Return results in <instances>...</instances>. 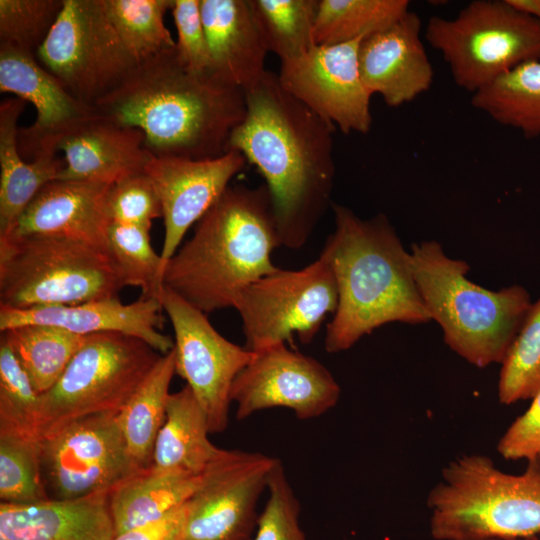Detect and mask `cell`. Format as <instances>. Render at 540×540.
Segmentation results:
<instances>
[{
	"mask_svg": "<svg viewBox=\"0 0 540 540\" xmlns=\"http://www.w3.org/2000/svg\"><path fill=\"white\" fill-rule=\"evenodd\" d=\"M112 223L150 229L162 217V205L150 177L143 171L111 185L107 199Z\"/></svg>",
	"mask_w": 540,
	"mask_h": 540,
	"instance_id": "cell-40",
	"label": "cell"
},
{
	"mask_svg": "<svg viewBox=\"0 0 540 540\" xmlns=\"http://www.w3.org/2000/svg\"><path fill=\"white\" fill-rule=\"evenodd\" d=\"M471 104L527 139L540 136V59L521 63L476 91Z\"/></svg>",
	"mask_w": 540,
	"mask_h": 540,
	"instance_id": "cell-29",
	"label": "cell"
},
{
	"mask_svg": "<svg viewBox=\"0 0 540 540\" xmlns=\"http://www.w3.org/2000/svg\"><path fill=\"white\" fill-rule=\"evenodd\" d=\"M277 458L222 449L187 502L185 540H250Z\"/></svg>",
	"mask_w": 540,
	"mask_h": 540,
	"instance_id": "cell-14",
	"label": "cell"
},
{
	"mask_svg": "<svg viewBox=\"0 0 540 540\" xmlns=\"http://www.w3.org/2000/svg\"><path fill=\"white\" fill-rule=\"evenodd\" d=\"M161 311L158 298L144 297L129 304L115 297L75 305L22 310L0 307V331L22 325L42 324L83 336L121 333L139 338L160 354H166L174 348V342L159 331L164 322Z\"/></svg>",
	"mask_w": 540,
	"mask_h": 540,
	"instance_id": "cell-20",
	"label": "cell"
},
{
	"mask_svg": "<svg viewBox=\"0 0 540 540\" xmlns=\"http://www.w3.org/2000/svg\"><path fill=\"white\" fill-rule=\"evenodd\" d=\"M63 3L64 0H0V46L36 56Z\"/></svg>",
	"mask_w": 540,
	"mask_h": 540,
	"instance_id": "cell-37",
	"label": "cell"
},
{
	"mask_svg": "<svg viewBox=\"0 0 540 540\" xmlns=\"http://www.w3.org/2000/svg\"><path fill=\"white\" fill-rule=\"evenodd\" d=\"M102 116L140 129L155 157L210 159L229 151L246 113L245 92L187 70L176 47L136 66L95 105Z\"/></svg>",
	"mask_w": 540,
	"mask_h": 540,
	"instance_id": "cell-2",
	"label": "cell"
},
{
	"mask_svg": "<svg viewBox=\"0 0 540 540\" xmlns=\"http://www.w3.org/2000/svg\"><path fill=\"white\" fill-rule=\"evenodd\" d=\"M209 434L206 415L189 386L170 393L151 467L201 475L221 450L209 440Z\"/></svg>",
	"mask_w": 540,
	"mask_h": 540,
	"instance_id": "cell-27",
	"label": "cell"
},
{
	"mask_svg": "<svg viewBox=\"0 0 540 540\" xmlns=\"http://www.w3.org/2000/svg\"><path fill=\"white\" fill-rule=\"evenodd\" d=\"M521 540H540V534L533 537L526 538V539H521Z\"/></svg>",
	"mask_w": 540,
	"mask_h": 540,
	"instance_id": "cell-45",
	"label": "cell"
},
{
	"mask_svg": "<svg viewBox=\"0 0 540 540\" xmlns=\"http://www.w3.org/2000/svg\"><path fill=\"white\" fill-rule=\"evenodd\" d=\"M513 8L540 24V0H506Z\"/></svg>",
	"mask_w": 540,
	"mask_h": 540,
	"instance_id": "cell-44",
	"label": "cell"
},
{
	"mask_svg": "<svg viewBox=\"0 0 540 540\" xmlns=\"http://www.w3.org/2000/svg\"><path fill=\"white\" fill-rule=\"evenodd\" d=\"M109 492L30 504H0V540H113Z\"/></svg>",
	"mask_w": 540,
	"mask_h": 540,
	"instance_id": "cell-23",
	"label": "cell"
},
{
	"mask_svg": "<svg viewBox=\"0 0 540 540\" xmlns=\"http://www.w3.org/2000/svg\"><path fill=\"white\" fill-rule=\"evenodd\" d=\"M435 540H521L540 534V460L521 474L498 469L482 454L450 462L431 489Z\"/></svg>",
	"mask_w": 540,
	"mask_h": 540,
	"instance_id": "cell-6",
	"label": "cell"
},
{
	"mask_svg": "<svg viewBox=\"0 0 540 540\" xmlns=\"http://www.w3.org/2000/svg\"><path fill=\"white\" fill-rule=\"evenodd\" d=\"M211 76L246 91L266 72L269 53L248 0H200Z\"/></svg>",
	"mask_w": 540,
	"mask_h": 540,
	"instance_id": "cell-24",
	"label": "cell"
},
{
	"mask_svg": "<svg viewBox=\"0 0 540 540\" xmlns=\"http://www.w3.org/2000/svg\"><path fill=\"white\" fill-rule=\"evenodd\" d=\"M425 39L472 94L521 63L540 59V24L506 0H474L453 18L433 16Z\"/></svg>",
	"mask_w": 540,
	"mask_h": 540,
	"instance_id": "cell-9",
	"label": "cell"
},
{
	"mask_svg": "<svg viewBox=\"0 0 540 540\" xmlns=\"http://www.w3.org/2000/svg\"><path fill=\"white\" fill-rule=\"evenodd\" d=\"M118 413L78 419L40 440L42 480L50 499L109 492L138 472L129 457Z\"/></svg>",
	"mask_w": 540,
	"mask_h": 540,
	"instance_id": "cell-12",
	"label": "cell"
},
{
	"mask_svg": "<svg viewBox=\"0 0 540 540\" xmlns=\"http://www.w3.org/2000/svg\"><path fill=\"white\" fill-rule=\"evenodd\" d=\"M36 59L73 96L93 106L118 88L138 65L101 0H64Z\"/></svg>",
	"mask_w": 540,
	"mask_h": 540,
	"instance_id": "cell-11",
	"label": "cell"
},
{
	"mask_svg": "<svg viewBox=\"0 0 540 540\" xmlns=\"http://www.w3.org/2000/svg\"><path fill=\"white\" fill-rule=\"evenodd\" d=\"M175 373L173 348L161 355L118 413L129 457L138 471L152 464L155 442L166 418L169 388Z\"/></svg>",
	"mask_w": 540,
	"mask_h": 540,
	"instance_id": "cell-28",
	"label": "cell"
},
{
	"mask_svg": "<svg viewBox=\"0 0 540 540\" xmlns=\"http://www.w3.org/2000/svg\"><path fill=\"white\" fill-rule=\"evenodd\" d=\"M235 378L230 392L236 418L271 408H287L301 420L317 418L334 408L341 388L315 358L285 343L257 352Z\"/></svg>",
	"mask_w": 540,
	"mask_h": 540,
	"instance_id": "cell-15",
	"label": "cell"
},
{
	"mask_svg": "<svg viewBox=\"0 0 540 540\" xmlns=\"http://www.w3.org/2000/svg\"><path fill=\"white\" fill-rule=\"evenodd\" d=\"M497 451L506 460H540V390L502 435Z\"/></svg>",
	"mask_w": 540,
	"mask_h": 540,
	"instance_id": "cell-42",
	"label": "cell"
},
{
	"mask_svg": "<svg viewBox=\"0 0 540 540\" xmlns=\"http://www.w3.org/2000/svg\"><path fill=\"white\" fill-rule=\"evenodd\" d=\"M39 403L40 394L12 349L1 340L0 427L36 436Z\"/></svg>",
	"mask_w": 540,
	"mask_h": 540,
	"instance_id": "cell-38",
	"label": "cell"
},
{
	"mask_svg": "<svg viewBox=\"0 0 540 540\" xmlns=\"http://www.w3.org/2000/svg\"><path fill=\"white\" fill-rule=\"evenodd\" d=\"M26 102L18 97L0 103V236L7 235L38 192L56 180L65 160L56 153L26 162L18 148V119Z\"/></svg>",
	"mask_w": 540,
	"mask_h": 540,
	"instance_id": "cell-25",
	"label": "cell"
},
{
	"mask_svg": "<svg viewBox=\"0 0 540 540\" xmlns=\"http://www.w3.org/2000/svg\"><path fill=\"white\" fill-rule=\"evenodd\" d=\"M161 355L136 337L88 335L58 381L40 395L36 436L41 440L90 415L120 412Z\"/></svg>",
	"mask_w": 540,
	"mask_h": 540,
	"instance_id": "cell-8",
	"label": "cell"
},
{
	"mask_svg": "<svg viewBox=\"0 0 540 540\" xmlns=\"http://www.w3.org/2000/svg\"><path fill=\"white\" fill-rule=\"evenodd\" d=\"M200 480L201 475L151 466L134 473L110 493L115 535L157 521L186 504Z\"/></svg>",
	"mask_w": 540,
	"mask_h": 540,
	"instance_id": "cell-26",
	"label": "cell"
},
{
	"mask_svg": "<svg viewBox=\"0 0 540 540\" xmlns=\"http://www.w3.org/2000/svg\"><path fill=\"white\" fill-rule=\"evenodd\" d=\"M124 287L104 248L57 235L0 237V307L75 305L118 297Z\"/></svg>",
	"mask_w": 540,
	"mask_h": 540,
	"instance_id": "cell-7",
	"label": "cell"
},
{
	"mask_svg": "<svg viewBox=\"0 0 540 540\" xmlns=\"http://www.w3.org/2000/svg\"><path fill=\"white\" fill-rule=\"evenodd\" d=\"M157 298L174 330L175 370L204 411L210 433L229 423L230 392L254 353L223 337L206 314L162 286Z\"/></svg>",
	"mask_w": 540,
	"mask_h": 540,
	"instance_id": "cell-13",
	"label": "cell"
},
{
	"mask_svg": "<svg viewBox=\"0 0 540 540\" xmlns=\"http://www.w3.org/2000/svg\"><path fill=\"white\" fill-rule=\"evenodd\" d=\"M144 143L140 129L97 113L57 141L55 152L62 151L65 160L57 179L113 185L144 171L153 157Z\"/></svg>",
	"mask_w": 540,
	"mask_h": 540,
	"instance_id": "cell-21",
	"label": "cell"
},
{
	"mask_svg": "<svg viewBox=\"0 0 540 540\" xmlns=\"http://www.w3.org/2000/svg\"><path fill=\"white\" fill-rule=\"evenodd\" d=\"M410 256L420 296L449 348L479 368L501 364L532 305L528 291H492L470 281L469 265L433 240L413 244Z\"/></svg>",
	"mask_w": 540,
	"mask_h": 540,
	"instance_id": "cell-5",
	"label": "cell"
},
{
	"mask_svg": "<svg viewBox=\"0 0 540 540\" xmlns=\"http://www.w3.org/2000/svg\"><path fill=\"white\" fill-rule=\"evenodd\" d=\"M111 185L56 179L35 196L5 236L57 235L108 250L111 225L107 199Z\"/></svg>",
	"mask_w": 540,
	"mask_h": 540,
	"instance_id": "cell-22",
	"label": "cell"
},
{
	"mask_svg": "<svg viewBox=\"0 0 540 540\" xmlns=\"http://www.w3.org/2000/svg\"><path fill=\"white\" fill-rule=\"evenodd\" d=\"M409 5L408 0H320L315 45L364 39L403 16Z\"/></svg>",
	"mask_w": 540,
	"mask_h": 540,
	"instance_id": "cell-31",
	"label": "cell"
},
{
	"mask_svg": "<svg viewBox=\"0 0 540 540\" xmlns=\"http://www.w3.org/2000/svg\"><path fill=\"white\" fill-rule=\"evenodd\" d=\"M267 490L269 496L252 540H307L299 523V500L279 460L271 472Z\"/></svg>",
	"mask_w": 540,
	"mask_h": 540,
	"instance_id": "cell-39",
	"label": "cell"
},
{
	"mask_svg": "<svg viewBox=\"0 0 540 540\" xmlns=\"http://www.w3.org/2000/svg\"><path fill=\"white\" fill-rule=\"evenodd\" d=\"M171 12L177 31L178 59L190 72L211 76V60L200 0H173Z\"/></svg>",
	"mask_w": 540,
	"mask_h": 540,
	"instance_id": "cell-41",
	"label": "cell"
},
{
	"mask_svg": "<svg viewBox=\"0 0 540 540\" xmlns=\"http://www.w3.org/2000/svg\"><path fill=\"white\" fill-rule=\"evenodd\" d=\"M279 246L266 185L229 186L167 262L162 286L205 314L233 308L245 287L278 269Z\"/></svg>",
	"mask_w": 540,
	"mask_h": 540,
	"instance_id": "cell-4",
	"label": "cell"
},
{
	"mask_svg": "<svg viewBox=\"0 0 540 540\" xmlns=\"http://www.w3.org/2000/svg\"><path fill=\"white\" fill-rule=\"evenodd\" d=\"M187 503L165 517L115 535L113 540H185Z\"/></svg>",
	"mask_w": 540,
	"mask_h": 540,
	"instance_id": "cell-43",
	"label": "cell"
},
{
	"mask_svg": "<svg viewBox=\"0 0 540 540\" xmlns=\"http://www.w3.org/2000/svg\"><path fill=\"white\" fill-rule=\"evenodd\" d=\"M0 498L2 503L30 504L49 499L42 480L40 440L0 427Z\"/></svg>",
	"mask_w": 540,
	"mask_h": 540,
	"instance_id": "cell-34",
	"label": "cell"
},
{
	"mask_svg": "<svg viewBox=\"0 0 540 540\" xmlns=\"http://www.w3.org/2000/svg\"><path fill=\"white\" fill-rule=\"evenodd\" d=\"M363 39L315 45L306 53L281 62V86L343 133L366 134L372 125L370 99L359 67Z\"/></svg>",
	"mask_w": 540,
	"mask_h": 540,
	"instance_id": "cell-16",
	"label": "cell"
},
{
	"mask_svg": "<svg viewBox=\"0 0 540 540\" xmlns=\"http://www.w3.org/2000/svg\"><path fill=\"white\" fill-rule=\"evenodd\" d=\"M338 305L335 274L327 254L298 270L278 268L245 287L233 308L242 321L245 348L257 352L292 342L309 344Z\"/></svg>",
	"mask_w": 540,
	"mask_h": 540,
	"instance_id": "cell-10",
	"label": "cell"
},
{
	"mask_svg": "<svg viewBox=\"0 0 540 540\" xmlns=\"http://www.w3.org/2000/svg\"><path fill=\"white\" fill-rule=\"evenodd\" d=\"M335 229L323 251L331 262L338 305L326 326L324 347L338 353L391 323L422 324L431 317L420 296L407 252L388 218L362 219L332 204Z\"/></svg>",
	"mask_w": 540,
	"mask_h": 540,
	"instance_id": "cell-3",
	"label": "cell"
},
{
	"mask_svg": "<svg viewBox=\"0 0 540 540\" xmlns=\"http://www.w3.org/2000/svg\"><path fill=\"white\" fill-rule=\"evenodd\" d=\"M246 163L245 157L235 150L210 159L151 158L144 172L152 180L162 205L163 271L188 229L222 196Z\"/></svg>",
	"mask_w": 540,
	"mask_h": 540,
	"instance_id": "cell-17",
	"label": "cell"
},
{
	"mask_svg": "<svg viewBox=\"0 0 540 540\" xmlns=\"http://www.w3.org/2000/svg\"><path fill=\"white\" fill-rule=\"evenodd\" d=\"M0 91L15 94L36 110L32 125L18 131L20 155L31 161L56 153L64 134L98 113L95 106L73 96L35 55L8 46H0Z\"/></svg>",
	"mask_w": 540,
	"mask_h": 540,
	"instance_id": "cell-18",
	"label": "cell"
},
{
	"mask_svg": "<svg viewBox=\"0 0 540 540\" xmlns=\"http://www.w3.org/2000/svg\"><path fill=\"white\" fill-rule=\"evenodd\" d=\"M87 336L42 324L1 332V340L12 349L40 395L58 381Z\"/></svg>",
	"mask_w": 540,
	"mask_h": 540,
	"instance_id": "cell-30",
	"label": "cell"
},
{
	"mask_svg": "<svg viewBox=\"0 0 540 540\" xmlns=\"http://www.w3.org/2000/svg\"><path fill=\"white\" fill-rule=\"evenodd\" d=\"M107 246L125 286L141 289V297L157 298L162 287L163 263L152 247L150 229L111 223Z\"/></svg>",
	"mask_w": 540,
	"mask_h": 540,
	"instance_id": "cell-36",
	"label": "cell"
},
{
	"mask_svg": "<svg viewBox=\"0 0 540 540\" xmlns=\"http://www.w3.org/2000/svg\"><path fill=\"white\" fill-rule=\"evenodd\" d=\"M244 92L245 117L229 150L260 172L282 246L299 249L332 206L336 127L289 94L272 71Z\"/></svg>",
	"mask_w": 540,
	"mask_h": 540,
	"instance_id": "cell-1",
	"label": "cell"
},
{
	"mask_svg": "<svg viewBox=\"0 0 540 540\" xmlns=\"http://www.w3.org/2000/svg\"><path fill=\"white\" fill-rule=\"evenodd\" d=\"M540 390V298L532 303L503 361L498 399L509 405Z\"/></svg>",
	"mask_w": 540,
	"mask_h": 540,
	"instance_id": "cell-35",
	"label": "cell"
},
{
	"mask_svg": "<svg viewBox=\"0 0 540 540\" xmlns=\"http://www.w3.org/2000/svg\"><path fill=\"white\" fill-rule=\"evenodd\" d=\"M122 42L138 64L176 47L164 23L173 0H101Z\"/></svg>",
	"mask_w": 540,
	"mask_h": 540,
	"instance_id": "cell-33",
	"label": "cell"
},
{
	"mask_svg": "<svg viewBox=\"0 0 540 540\" xmlns=\"http://www.w3.org/2000/svg\"><path fill=\"white\" fill-rule=\"evenodd\" d=\"M320 0H248L269 52L284 62L312 47Z\"/></svg>",
	"mask_w": 540,
	"mask_h": 540,
	"instance_id": "cell-32",
	"label": "cell"
},
{
	"mask_svg": "<svg viewBox=\"0 0 540 540\" xmlns=\"http://www.w3.org/2000/svg\"><path fill=\"white\" fill-rule=\"evenodd\" d=\"M365 87L390 107L413 101L433 83V67L421 39V20L413 11L365 37L359 46Z\"/></svg>",
	"mask_w": 540,
	"mask_h": 540,
	"instance_id": "cell-19",
	"label": "cell"
}]
</instances>
